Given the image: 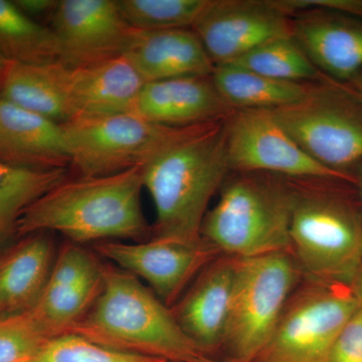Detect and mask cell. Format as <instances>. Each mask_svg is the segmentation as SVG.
Masks as SVG:
<instances>
[{"instance_id": "ffe728a7", "label": "cell", "mask_w": 362, "mask_h": 362, "mask_svg": "<svg viewBox=\"0 0 362 362\" xmlns=\"http://www.w3.org/2000/svg\"><path fill=\"white\" fill-rule=\"evenodd\" d=\"M54 258L47 233L25 235L0 250V317L23 313L35 306Z\"/></svg>"}, {"instance_id": "8fae6325", "label": "cell", "mask_w": 362, "mask_h": 362, "mask_svg": "<svg viewBox=\"0 0 362 362\" xmlns=\"http://www.w3.org/2000/svg\"><path fill=\"white\" fill-rule=\"evenodd\" d=\"M192 28L218 66L272 40L291 37V18L276 0H207Z\"/></svg>"}, {"instance_id": "4fadbf2b", "label": "cell", "mask_w": 362, "mask_h": 362, "mask_svg": "<svg viewBox=\"0 0 362 362\" xmlns=\"http://www.w3.org/2000/svg\"><path fill=\"white\" fill-rule=\"evenodd\" d=\"M49 23L59 62L71 69L122 56L132 32L117 0H59Z\"/></svg>"}, {"instance_id": "8d00e7d4", "label": "cell", "mask_w": 362, "mask_h": 362, "mask_svg": "<svg viewBox=\"0 0 362 362\" xmlns=\"http://www.w3.org/2000/svg\"><path fill=\"white\" fill-rule=\"evenodd\" d=\"M6 59L0 54V96H1L2 78H4V68H6Z\"/></svg>"}, {"instance_id": "7402d4cb", "label": "cell", "mask_w": 362, "mask_h": 362, "mask_svg": "<svg viewBox=\"0 0 362 362\" xmlns=\"http://www.w3.org/2000/svg\"><path fill=\"white\" fill-rule=\"evenodd\" d=\"M101 288L102 272L84 279L49 273L30 314L49 339L68 334L92 308Z\"/></svg>"}, {"instance_id": "5bb4252c", "label": "cell", "mask_w": 362, "mask_h": 362, "mask_svg": "<svg viewBox=\"0 0 362 362\" xmlns=\"http://www.w3.org/2000/svg\"><path fill=\"white\" fill-rule=\"evenodd\" d=\"M291 37L317 70L347 83L362 69V20L322 8L297 11Z\"/></svg>"}, {"instance_id": "4dcf8cb0", "label": "cell", "mask_w": 362, "mask_h": 362, "mask_svg": "<svg viewBox=\"0 0 362 362\" xmlns=\"http://www.w3.org/2000/svg\"><path fill=\"white\" fill-rule=\"evenodd\" d=\"M288 16L307 8H322L362 20V0H277Z\"/></svg>"}, {"instance_id": "5b68a950", "label": "cell", "mask_w": 362, "mask_h": 362, "mask_svg": "<svg viewBox=\"0 0 362 362\" xmlns=\"http://www.w3.org/2000/svg\"><path fill=\"white\" fill-rule=\"evenodd\" d=\"M291 178L259 171H230L220 199L207 211L202 239L221 255L245 259L290 252Z\"/></svg>"}, {"instance_id": "6da1fadb", "label": "cell", "mask_w": 362, "mask_h": 362, "mask_svg": "<svg viewBox=\"0 0 362 362\" xmlns=\"http://www.w3.org/2000/svg\"><path fill=\"white\" fill-rule=\"evenodd\" d=\"M226 119L190 126L143 166V187L156 211L152 239L187 245L204 242L207 206L230 173Z\"/></svg>"}, {"instance_id": "30bf717a", "label": "cell", "mask_w": 362, "mask_h": 362, "mask_svg": "<svg viewBox=\"0 0 362 362\" xmlns=\"http://www.w3.org/2000/svg\"><path fill=\"white\" fill-rule=\"evenodd\" d=\"M230 171H259L289 178L337 177L304 151L272 110H235L226 122Z\"/></svg>"}, {"instance_id": "277c9868", "label": "cell", "mask_w": 362, "mask_h": 362, "mask_svg": "<svg viewBox=\"0 0 362 362\" xmlns=\"http://www.w3.org/2000/svg\"><path fill=\"white\" fill-rule=\"evenodd\" d=\"M71 333L109 349L168 362H197L204 354L152 290L111 264H102L99 296Z\"/></svg>"}, {"instance_id": "1f68e13d", "label": "cell", "mask_w": 362, "mask_h": 362, "mask_svg": "<svg viewBox=\"0 0 362 362\" xmlns=\"http://www.w3.org/2000/svg\"><path fill=\"white\" fill-rule=\"evenodd\" d=\"M18 9L28 18L37 21L40 18H49L56 11L59 0H16L13 1Z\"/></svg>"}, {"instance_id": "9c48e42d", "label": "cell", "mask_w": 362, "mask_h": 362, "mask_svg": "<svg viewBox=\"0 0 362 362\" xmlns=\"http://www.w3.org/2000/svg\"><path fill=\"white\" fill-rule=\"evenodd\" d=\"M187 127H170L132 113L75 118L63 124L71 168L78 176L115 175L144 166Z\"/></svg>"}, {"instance_id": "d590c367", "label": "cell", "mask_w": 362, "mask_h": 362, "mask_svg": "<svg viewBox=\"0 0 362 362\" xmlns=\"http://www.w3.org/2000/svg\"><path fill=\"white\" fill-rule=\"evenodd\" d=\"M197 362H245L242 361H239V359L233 358V357H228V358L223 359H216L213 358V357L207 356V354H204L197 359Z\"/></svg>"}, {"instance_id": "e0dca14e", "label": "cell", "mask_w": 362, "mask_h": 362, "mask_svg": "<svg viewBox=\"0 0 362 362\" xmlns=\"http://www.w3.org/2000/svg\"><path fill=\"white\" fill-rule=\"evenodd\" d=\"M122 56L145 83L211 75L216 66L192 28L144 32L132 28Z\"/></svg>"}, {"instance_id": "ba28073f", "label": "cell", "mask_w": 362, "mask_h": 362, "mask_svg": "<svg viewBox=\"0 0 362 362\" xmlns=\"http://www.w3.org/2000/svg\"><path fill=\"white\" fill-rule=\"evenodd\" d=\"M359 306L349 285L304 277L254 362H326L338 333Z\"/></svg>"}, {"instance_id": "74e56055", "label": "cell", "mask_w": 362, "mask_h": 362, "mask_svg": "<svg viewBox=\"0 0 362 362\" xmlns=\"http://www.w3.org/2000/svg\"><path fill=\"white\" fill-rule=\"evenodd\" d=\"M30 361H23V362H30Z\"/></svg>"}, {"instance_id": "9a60e30c", "label": "cell", "mask_w": 362, "mask_h": 362, "mask_svg": "<svg viewBox=\"0 0 362 362\" xmlns=\"http://www.w3.org/2000/svg\"><path fill=\"white\" fill-rule=\"evenodd\" d=\"M235 273V258L220 255L170 308L183 332L207 356L225 341Z\"/></svg>"}, {"instance_id": "ac0fdd59", "label": "cell", "mask_w": 362, "mask_h": 362, "mask_svg": "<svg viewBox=\"0 0 362 362\" xmlns=\"http://www.w3.org/2000/svg\"><path fill=\"white\" fill-rule=\"evenodd\" d=\"M0 161L33 169L68 168L63 124L0 99Z\"/></svg>"}, {"instance_id": "4316f807", "label": "cell", "mask_w": 362, "mask_h": 362, "mask_svg": "<svg viewBox=\"0 0 362 362\" xmlns=\"http://www.w3.org/2000/svg\"><path fill=\"white\" fill-rule=\"evenodd\" d=\"M131 28L144 32L192 28L207 0H117Z\"/></svg>"}, {"instance_id": "f546056e", "label": "cell", "mask_w": 362, "mask_h": 362, "mask_svg": "<svg viewBox=\"0 0 362 362\" xmlns=\"http://www.w3.org/2000/svg\"><path fill=\"white\" fill-rule=\"evenodd\" d=\"M326 362H362V306L344 324Z\"/></svg>"}, {"instance_id": "d6a6232c", "label": "cell", "mask_w": 362, "mask_h": 362, "mask_svg": "<svg viewBox=\"0 0 362 362\" xmlns=\"http://www.w3.org/2000/svg\"><path fill=\"white\" fill-rule=\"evenodd\" d=\"M349 286L357 302L362 306V263L359 266L358 270L356 271V275L352 278Z\"/></svg>"}, {"instance_id": "cb8c5ba5", "label": "cell", "mask_w": 362, "mask_h": 362, "mask_svg": "<svg viewBox=\"0 0 362 362\" xmlns=\"http://www.w3.org/2000/svg\"><path fill=\"white\" fill-rule=\"evenodd\" d=\"M0 54L6 61L23 64L54 63L61 56L52 28L7 0H0Z\"/></svg>"}, {"instance_id": "44dd1931", "label": "cell", "mask_w": 362, "mask_h": 362, "mask_svg": "<svg viewBox=\"0 0 362 362\" xmlns=\"http://www.w3.org/2000/svg\"><path fill=\"white\" fill-rule=\"evenodd\" d=\"M70 75L71 68L61 62L23 64L6 61L0 99L65 124L74 119Z\"/></svg>"}, {"instance_id": "3957f363", "label": "cell", "mask_w": 362, "mask_h": 362, "mask_svg": "<svg viewBox=\"0 0 362 362\" xmlns=\"http://www.w3.org/2000/svg\"><path fill=\"white\" fill-rule=\"evenodd\" d=\"M290 251L304 277L349 285L362 263V218L356 182L291 178Z\"/></svg>"}, {"instance_id": "f1b7e54d", "label": "cell", "mask_w": 362, "mask_h": 362, "mask_svg": "<svg viewBox=\"0 0 362 362\" xmlns=\"http://www.w3.org/2000/svg\"><path fill=\"white\" fill-rule=\"evenodd\" d=\"M49 339L30 310L0 317V362L30 361Z\"/></svg>"}, {"instance_id": "2e32d148", "label": "cell", "mask_w": 362, "mask_h": 362, "mask_svg": "<svg viewBox=\"0 0 362 362\" xmlns=\"http://www.w3.org/2000/svg\"><path fill=\"white\" fill-rule=\"evenodd\" d=\"M211 75L145 83L132 114L170 127L201 125L228 118L235 110L221 96Z\"/></svg>"}, {"instance_id": "8992f818", "label": "cell", "mask_w": 362, "mask_h": 362, "mask_svg": "<svg viewBox=\"0 0 362 362\" xmlns=\"http://www.w3.org/2000/svg\"><path fill=\"white\" fill-rule=\"evenodd\" d=\"M272 111L311 158L354 180L362 162V101L349 86L323 76L300 101Z\"/></svg>"}, {"instance_id": "836d02e7", "label": "cell", "mask_w": 362, "mask_h": 362, "mask_svg": "<svg viewBox=\"0 0 362 362\" xmlns=\"http://www.w3.org/2000/svg\"><path fill=\"white\" fill-rule=\"evenodd\" d=\"M358 96L362 101V69L349 82L344 83Z\"/></svg>"}, {"instance_id": "52a82bcc", "label": "cell", "mask_w": 362, "mask_h": 362, "mask_svg": "<svg viewBox=\"0 0 362 362\" xmlns=\"http://www.w3.org/2000/svg\"><path fill=\"white\" fill-rule=\"evenodd\" d=\"M303 278L290 252L235 258V284L223 341L230 357L256 361Z\"/></svg>"}, {"instance_id": "d4e9b609", "label": "cell", "mask_w": 362, "mask_h": 362, "mask_svg": "<svg viewBox=\"0 0 362 362\" xmlns=\"http://www.w3.org/2000/svg\"><path fill=\"white\" fill-rule=\"evenodd\" d=\"M68 170L21 168L0 161V244L13 233L21 214L68 177Z\"/></svg>"}, {"instance_id": "83f0119b", "label": "cell", "mask_w": 362, "mask_h": 362, "mask_svg": "<svg viewBox=\"0 0 362 362\" xmlns=\"http://www.w3.org/2000/svg\"><path fill=\"white\" fill-rule=\"evenodd\" d=\"M30 362H168L157 357L121 351L68 333L45 342Z\"/></svg>"}, {"instance_id": "484cf974", "label": "cell", "mask_w": 362, "mask_h": 362, "mask_svg": "<svg viewBox=\"0 0 362 362\" xmlns=\"http://www.w3.org/2000/svg\"><path fill=\"white\" fill-rule=\"evenodd\" d=\"M230 64L288 82H312L324 76L292 37L272 40Z\"/></svg>"}, {"instance_id": "d6986e66", "label": "cell", "mask_w": 362, "mask_h": 362, "mask_svg": "<svg viewBox=\"0 0 362 362\" xmlns=\"http://www.w3.org/2000/svg\"><path fill=\"white\" fill-rule=\"evenodd\" d=\"M145 81L123 56L71 68L74 119L132 113Z\"/></svg>"}, {"instance_id": "7c38bea8", "label": "cell", "mask_w": 362, "mask_h": 362, "mask_svg": "<svg viewBox=\"0 0 362 362\" xmlns=\"http://www.w3.org/2000/svg\"><path fill=\"white\" fill-rule=\"evenodd\" d=\"M95 249L109 263L143 279L169 308L221 255L204 240L199 245L159 239L138 243L107 240L97 244Z\"/></svg>"}, {"instance_id": "603a6c76", "label": "cell", "mask_w": 362, "mask_h": 362, "mask_svg": "<svg viewBox=\"0 0 362 362\" xmlns=\"http://www.w3.org/2000/svg\"><path fill=\"white\" fill-rule=\"evenodd\" d=\"M213 80L233 110H276L300 101L309 83L288 82L259 75L233 64L214 66Z\"/></svg>"}, {"instance_id": "7a4b0ae2", "label": "cell", "mask_w": 362, "mask_h": 362, "mask_svg": "<svg viewBox=\"0 0 362 362\" xmlns=\"http://www.w3.org/2000/svg\"><path fill=\"white\" fill-rule=\"evenodd\" d=\"M142 170L66 177L25 209L16 233L57 232L78 245L141 239L149 233L140 202Z\"/></svg>"}, {"instance_id": "e575fe53", "label": "cell", "mask_w": 362, "mask_h": 362, "mask_svg": "<svg viewBox=\"0 0 362 362\" xmlns=\"http://www.w3.org/2000/svg\"><path fill=\"white\" fill-rule=\"evenodd\" d=\"M352 176L354 178V182H356L357 192H358L359 202H361V211L362 218V162L361 164L356 166L354 169Z\"/></svg>"}]
</instances>
